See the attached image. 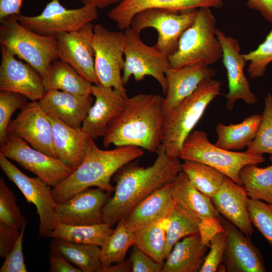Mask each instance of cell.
Listing matches in <instances>:
<instances>
[{"label":"cell","instance_id":"obj_6","mask_svg":"<svg viewBox=\"0 0 272 272\" xmlns=\"http://www.w3.org/2000/svg\"><path fill=\"white\" fill-rule=\"evenodd\" d=\"M0 43L43 77L58 59L56 36L36 33L22 25L16 16L0 20Z\"/></svg>","mask_w":272,"mask_h":272},{"label":"cell","instance_id":"obj_28","mask_svg":"<svg viewBox=\"0 0 272 272\" xmlns=\"http://www.w3.org/2000/svg\"><path fill=\"white\" fill-rule=\"evenodd\" d=\"M173 197L176 205L200 220L221 217L211 198L197 190L183 171L173 182Z\"/></svg>","mask_w":272,"mask_h":272},{"label":"cell","instance_id":"obj_41","mask_svg":"<svg viewBox=\"0 0 272 272\" xmlns=\"http://www.w3.org/2000/svg\"><path fill=\"white\" fill-rule=\"evenodd\" d=\"M25 96L12 91H0V144L8 140V129L14 112L27 103Z\"/></svg>","mask_w":272,"mask_h":272},{"label":"cell","instance_id":"obj_47","mask_svg":"<svg viewBox=\"0 0 272 272\" xmlns=\"http://www.w3.org/2000/svg\"><path fill=\"white\" fill-rule=\"evenodd\" d=\"M18 230L0 223V257H5L12 250L20 235Z\"/></svg>","mask_w":272,"mask_h":272},{"label":"cell","instance_id":"obj_30","mask_svg":"<svg viewBox=\"0 0 272 272\" xmlns=\"http://www.w3.org/2000/svg\"><path fill=\"white\" fill-rule=\"evenodd\" d=\"M261 121V115L254 114L239 123L225 125L219 123L216 127L218 138L214 144L230 151L247 148L255 138Z\"/></svg>","mask_w":272,"mask_h":272},{"label":"cell","instance_id":"obj_5","mask_svg":"<svg viewBox=\"0 0 272 272\" xmlns=\"http://www.w3.org/2000/svg\"><path fill=\"white\" fill-rule=\"evenodd\" d=\"M216 19L210 8L197 9L192 24L181 35L176 51L168 57L170 66H208L223 55L222 45L217 37Z\"/></svg>","mask_w":272,"mask_h":272},{"label":"cell","instance_id":"obj_31","mask_svg":"<svg viewBox=\"0 0 272 272\" xmlns=\"http://www.w3.org/2000/svg\"><path fill=\"white\" fill-rule=\"evenodd\" d=\"M53 238L50 251L60 254L82 272H98L102 266L100 246Z\"/></svg>","mask_w":272,"mask_h":272},{"label":"cell","instance_id":"obj_29","mask_svg":"<svg viewBox=\"0 0 272 272\" xmlns=\"http://www.w3.org/2000/svg\"><path fill=\"white\" fill-rule=\"evenodd\" d=\"M42 82L45 91L56 90L79 95L91 94L92 85L70 64L59 59L49 66Z\"/></svg>","mask_w":272,"mask_h":272},{"label":"cell","instance_id":"obj_36","mask_svg":"<svg viewBox=\"0 0 272 272\" xmlns=\"http://www.w3.org/2000/svg\"><path fill=\"white\" fill-rule=\"evenodd\" d=\"M182 169L192 184L210 198L219 190L226 176L207 164L192 160H184Z\"/></svg>","mask_w":272,"mask_h":272},{"label":"cell","instance_id":"obj_19","mask_svg":"<svg viewBox=\"0 0 272 272\" xmlns=\"http://www.w3.org/2000/svg\"><path fill=\"white\" fill-rule=\"evenodd\" d=\"M108 192L97 187L89 188L57 204L58 222L72 226L103 222V208L108 200Z\"/></svg>","mask_w":272,"mask_h":272},{"label":"cell","instance_id":"obj_3","mask_svg":"<svg viewBox=\"0 0 272 272\" xmlns=\"http://www.w3.org/2000/svg\"><path fill=\"white\" fill-rule=\"evenodd\" d=\"M144 154V149L131 146L102 150L91 138L81 164L52 189L55 202L59 204L77 193L92 187L109 192L114 191L115 188L110 183L111 177L122 167Z\"/></svg>","mask_w":272,"mask_h":272},{"label":"cell","instance_id":"obj_21","mask_svg":"<svg viewBox=\"0 0 272 272\" xmlns=\"http://www.w3.org/2000/svg\"><path fill=\"white\" fill-rule=\"evenodd\" d=\"M223 5V0H124L113 8L107 16L117 23L119 29L124 30L130 27L137 14L148 9L182 11L201 8L220 9Z\"/></svg>","mask_w":272,"mask_h":272},{"label":"cell","instance_id":"obj_14","mask_svg":"<svg viewBox=\"0 0 272 272\" xmlns=\"http://www.w3.org/2000/svg\"><path fill=\"white\" fill-rule=\"evenodd\" d=\"M8 133L23 139L36 150L57 158L53 144L51 123L38 101L25 104L17 116L11 121Z\"/></svg>","mask_w":272,"mask_h":272},{"label":"cell","instance_id":"obj_16","mask_svg":"<svg viewBox=\"0 0 272 272\" xmlns=\"http://www.w3.org/2000/svg\"><path fill=\"white\" fill-rule=\"evenodd\" d=\"M220 220L225 233L223 263L226 271H266L263 256L249 236L223 216Z\"/></svg>","mask_w":272,"mask_h":272},{"label":"cell","instance_id":"obj_26","mask_svg":"<svg viewBox=\"0 0 272 272\" xmlns=\"http://www.w3.org/2000/svg\"><path fill=\"white\" fill-rule=\"evenodd\" d=\"M216 74L214 69L201 65L169 67L165 73L167 91L163 104L164 114L191 94L200 83Z\"/></svg>","mask_w":272,"mask_h":272},{"label":"cell","instance_id":"obj_43","mask_svg":"<svg viewBox=\"0 0 272 272\" xmlns=\"http://www.w3.org/2000/svg\"><path fill=\"white\" fill-rule=\"evenodd\" d=\"M225 240V232L216 235L211 241L210 251L207 254L199 272L217 271L223 263Z\"/></svg>","mask_w":272,"mask_h":272},{"label":"cell","instance_id":"obj_48","mask_svg":"<svg viewBox=\"0 0 272 272\" xmlns=\"http://www.w3.org/2000/svg\"><path fill=\"white\" fill-rule=\"evenodd\" d=\"M50 272H82L74 265L63 256L56 252L50 251L49 255Z\"/></svg>","mask_w":272,"mask_h":272},{"label":"cell","instance_id":"obj_38","mask_svg":"<svg viewBox=\"0 0 272 272\" xmlns=\"http://www.w3.org/2000/svg\"><path fill=\"white\" fill-rule=\"evenodd\" d=\"M246 152L251 154L272 155V95L270 93L265 98L264 108L257 134Z\"/></svg>","mask_w":272,"mask_h":272},{"label":"cell","instance_id":"obj_46","mask_svg":"<svg viewBox=\"0 0 272 272\" xmlns=\"http://www.w3.org/2000/svg\"><path fill=\"white\" fill-rule=\"evenodd\" d=\"M224 229L220 218L201 220L198 226V233L203 244L210 247L211 241L218 233L223 232Z\"/></svg>","mask_w":272,"mask_h":272},{"label":"cell","instance_id":"obj_35","mask_svg":"<svg viewBox=\"0 0 272 272\" xmlns=\"http://www.w3.org/2000/svg\"><path fill=\"white\" fill-rule=\"evenodd\" d=\"M200 220L175 203L170 214L166 218V258L174 245L180 239L198 233Z\"/></svg>","mask_w":272,"mask_h":272},{"label":"cell","instance_id":"obj_20","mask_svg":"<svg viewBox=\"0 0 272 272\" xmlns=\"http://www.w3.org/2000/svg\"><path fill=\"white\" fill-rule=\"evenodd\" d=\"M90 94L95 98L81 128L94 139L103 137L110 122L123 110L126 94L111 87L92 84Z\"/></svg>","mask_w":272,"mask_h":272},{"label":"cell","instance_id":"obj_39","mask_svg":"<svg viewBox=\"0 0 272 272\" xmlns=\"http://www.w3.org/2000/svg\"><path fill=\"white\" fill-rule=\"evenodd\" d=\"M26 221L17 204L15 194L0 178V223L20 230Z\"/></svg>","mask_w":272,"mask_h":272},{"label":"cell","instance_id":"obj_15","mask_svg":"<svg viewBox=\"0 0 272 272\" xmlns=\"http://www.w3.org/2000/svg\"><path fill=\"white\" fill-rule=\"evenodd\" d=\"M93 27L90 22L78 30L56 35L58 56L87 80L100 85L95 70Z\"/></svg>","mask_w":272,"mask_h":272},{"label":"cell","instance_id":"obj_23","mask_svg":"<svg viewBox=\"0 0 272 272\" xmlns=\"http://www.w3.org/2000/svg\"><path fill=\"white\" fill-rule=\"evenodd\" d=\"M249 198L242 185L225 176L220 189L211 200L220 214L250 236L254 231L247 209Z\"/></svg>","mask_w":272,"mask_h":272},{"label":"cell","instance_id":"obj_40","mask_svg":"<svg viewBox=\"0 0 272 272\" xmlns=\"http://www.w3.org/2000/svg\"><path fill=\"white\" fill-rule=\"evenodd\" d=\"M247 209L253 226L272 246V203L249 198Z\"/></svg>","mask_w":272,"mask_h":272},{"label":"cell","instance_id":"obj_11","mask_svg":"<svg viewBox=\"0 0 272 272\" xmlns=\"http://www.w3.org/2000/svg\"><path fill=\"white\" fill-rule=\"evenodd\" d=\"M97 8L90 5L74 9L65 8L59 0H51L39 15L28 16L16 15L23 26L39 34L56 36L63 32L80 29L84 25L96 20Z\"/></svg>","mask_w":272,"mask_h":272},{"label":"cell","instance_id":"obj_4","mask_svg":"<svg viewBox=\"0 0 272 272\" xmlns=\"http://www.w3.org/2000/svg\"><path fill=\"white\" fill-rule=\"evenodd\" d=\"M221 89L220 82L206 78L191 94L164 114L161 144L168 155L178 157L185 139Z\"/></svg>","mask_w":272,"mask_h":272},{"label":"cell","instance_id":"obj_24","mask_svg":"<svg viewBox=\"0 0 272 272\" xmlns=\"http://www.w3.org/2000/svg\"><path fill=\"white\" fill-rule=\"evenodd\" d=\"M38 101L46 113L71 127L80 128L93 105V98L91 94L51 90L45 91Z\"/></svg>","mask_w":272,"mask_h":272},{"label":"cell","instance_id":"obj_12","mask_svg":"<svg viewBox=\"0 0 272 272\" xmlns=\"http://www.w3.org/2000/svg\"><path fill=\"white\" fill-rule=\"evenodd\" d=\"M0 167L20 190L27 202L36 207L40 220L39 235L48 237L59 223L56 211L57 203L50 186L37 176L30 177L25 174L1 153Z\"/></svg>","mask_w":272,"mask_h":272},{"label":"cell","instance_id":"obj_9","mask_svg":"<svg viewBox=\"0 0 272 272\" xmlns=\"http://www.w3.org/2000/svg\"><path fill=\"white\" fill-rule=\"evenodd\" d=\"M197 9L177 11L163 8H151L137 14L130 27L140 33L147 28L158 33L155 46L169 57L177 50L182 33L193 23Z\"/></svg>","mask_w":272,"mask_h":272},{"label":"cell","instance_id":"obj_53","mask_svg":"<svg viewBox=\"0 0 272 272\" xmlns=\"http://www.w3.org/2000/svg\"><path fill=\"white\" fill-rule=\"evenodd\" d=\"M269 160L271 163V164H272V155H270V157H269Z\"/></svg>","mask_w":272,"mask_h":272},{"label":"cell","instance_id":"obj_18","mask_svg":"<svg viewBox=\"0 0 272 272\" xmlns=\"http://www.w3.org/2000/svg\"><path fill=\"white\" fill-rule=\"evenodd\" d=\"M1 52L0 90L15 92L32 101H39L45 92L42 76L3 45Z\"/></svg>","mask_w":272,"mask_h":272},{"label":"cell","instance_id":"obj_8","mask_svg":"<svg viewBox=\"0 0 272 272\" xmlns=\"http://www.w3.org/2000/svg\"><path fill=\"white\" fill-rule=\"evenodd\" d=\"M125 42L124 48V64L122 76L124 86L131 76L136 81H140L146 76L155 78L160 85L166 95L167 82L166 71L170 67L168 57L156 46H149L141 39L140 33L130 27L124 30Z\"/></svg>","mask_w":272,"mask_h":272},{"label":"cell","instance_id":"obj_2","mask_svg":"<svg viewBox=\"0 0 272 272\" xmlns=\"http://www.w3.org/2000/svg\"><path fill=\"white\" fill-rule=\"evenodd\" d=\"M164 101L158 95L128 97L122 112L107 126L104 147L131 146L157 152L161 145Z\"/></svg>","mask_w":272,"mask_h":272},{"label":"cell","instance_id":"obj_17","mask_svg":"<svg viewBox=\"0 0 272 272\" xmlns=\"http://www.w3.org/2000/svg\"><path fill=\"white\" fill-rule=\"evenodd\" d=\"M216 35L223 48V63L227 71L228 93L226 108L231 110L237 100H242L247 104L252 105L257 101L256 95L250 90L249 82L244 74L246 61L240 53L239 42L236 38L227 36L217 29Z\"/></svg>","mask_w":272,"mask_h":272},{"label":"cell","instance_id":"obj_49","mask_svg":"<svg viewBox=\"0 0 272 272\" xmlns=\"http://www.w3.org/2000/svg\"><path fill=\"white\" fill-rule=\"evenodd\" d=\"M246 5L249 9L259 12L266 20L272 23V0H247Z\"/></svg>","mask_w":272,"mask_h":272},{"label":"cell","instance_id":"obj_44","mask_svg":"<svg viewBox=\"0 0 272 272\" xmlns=\"http://www.w3.org/2000/svg\"><path fill=\"white\" fill-rule=\"evenodd\" d=\"M27 222L25 221L21 229L20 235L14 247L5 257L0 272H27L23 253V240Z\"/></svg>","mask_w":272,"mask_h":272},{"label":"cell","instance_id":"obj_42","mask_svg":"<svg viewBox=\"0 0 272 272\" xmlns=\"http://www.w3.org/2000/svg\"><path fill=\"white\" fill-rule=\"evenodd\" d=\"M243 56L246 62H250L247 72L250 78L262 77L266 66L272 61V29L256 49L243 54Z\"/></svg>","mask_w":272,"mask_h":272},{"label":"cell","instance_id":"obj_27","mask_svg":"<svg viewBox=\"0 0 272 272\" xmlns=\"http://www.w3.org/2000/svg\"><path fill=\"white\" fill-rule=\"evenodd\" d=\"M208 248L199 233L184 237L173 246L163 263L162 272H199Z\"/></svg>","mask_w":272,"mask_h":272},{"label":"cell","instance_id":"obj_52","mask_svg":"<svg viewBox=\"0 0 272 272\" xmlns=\"http://www.w3.org/2000/svg\"><path fill=\"white\" fill-rule=\"evenodd\" d=\"M124 0H81L84 5H90L96 8L102 9L110 5L118 4Z\"/></svg>","mask_w":272,"mask_h":272},{"label":"cell","instance_id":"obj_33","mask_svg":"<svg viewBox=\"0 0 272 272\" xmlns=\"http://www.w3.org/2000/svg\"><path fill=\"white\" fill-rule=\"evenodd\" d=\"M248 164L239 172V179L249 198L272 203V164L264 168Z\"/></svg>","mask_w":272,"mask_h":272},{"label":"cell","instance_id":"obj_37","mask_svg":"<svg viewBox=\"0 0 272 272\" xmlns=\"http://www.w3.org/2000/svg\"><path fill=\"white\" fill-rule=\"evenodd\" d=\"M166 218L134 232V245L157 262L163 263L166 246Z\"/></svg>","mask_w":272,"mask_h":272},{"label":"cell","instance_id":"obj_10","mask_svg":"<svg viewBox=\"0 0 272 272\" xmlns=\"http://www.w3.org/2000/svg\"><path fill=\"white\" fill-rule=\"evenodd\" d=\"M125 36L121 31H110L101 24L93 27L92 46L95 70L101 85L126 94L122 81Z\"/></svg>","mask_w":272,"mask_h":272},{"label":"cell","instance_id":"obj_32","mask_svg":"<svg viewBox=\"0 0 272 272\" xmlns=\"http://www.w3.org/2000/svg\"><path fill=\"white\" fill-rule=\"evenodd\" d=\"M114 229L105 222L72 226L58 223L48 237L58 238L76 243L102 246Z\"/></svg>","mask_w":272,"mask_h":272},{"label":"cell","instance_id":"obj_22","mask_svg":"<svg viewBox=\"0 0 272 272\" xmlns=\"http://www.w3.org/2000/svg\"><path fill=\"white\" fill-rule=\"evenodd\" d=\"M173 182L156 189L137 205L123 218L127 228L135 232L166 219L175 203Z\"/></svg>","mask_w":272,"mask_h":272},{"label":"cell","instance_id":"obj_45","mask_svg":"<svg viewBox=\"0 0 272 272\" xmlns=\"http://www.w3.org/2000/svg\"><path fill=\"white\" fill-rule=\"evenodd\" d=\"M130 259L132 272H162L163 263L157 262L136 246L132 249Z\"/></svg>","mask_w":272,"mask_h":272},{"label":"cell","instance_id":"obj_13","mask_svg":"<svg viewBox=\"0 0 272 272\" xmlns=\"http://www.w3.org/2000/svg\"><path fill=\"white\" fill-rule=\"evenodd\" d=\"M0 153L53 188L75 170L59 159L30 147L24 140L15 135H9L7 141L1 145Z\"/></svg>","mask_w":272,"mask_h":272},{"label":"cell","instance_id":"obj_1","mask_svg":"<svg viewBox=\"0 0 272 272\" xmlns=\"http://www.w3.org/2000/svg\"><path fill=\"white\" fill-rule=\"evenodd\" d=\"M156 153L150 166L129 163L116 172L114 193L103 208V222L111 226L117 223L153 191L173 182L182 171L180 159L168 155L162 144Z\"/></svg>","mask_w":272,"mask_h":272},{"label":"cell","instance_id":"obj_25","mask_svg":"<svg viewBox=\"0 0 272 272\" xmlns=\"http://www.w3.org/2000/svg\"><path fill=\"white\" fill-rule=\"evenodd\" d=\"M47 114L51 123L53 144L56 157L75 170L83 161L92 137L81 127H71L53 115Z\"/></svg>","mask_w":272,"mask_h":272},{"label":"cell","instance_id":"obj_34","mask_svg":"<svg viewBox=\"0 0 272 272\" xmlns=\"http://www.w3.org/2000/svg\"><path fill=\"white\" fill-rule=\"evenodd\" d=\"M134 243V232L127 228L123 219L120 220L116 228L101 247V268H106L124 261L128 249Z\"/></svg>","mask_w":272,"mask_h":272},{"label":"cell","instance_id":"obj_50","mask_svg":"<svg viewBox=\"0 0 272 272\" xmlns=\"http://www.w3.org/2000/svg\"><path fill=\"white\" fill-rule=\"evenodd\" d=\"M23 0H0V20L21 14Z\"/></svg>","mask_w":272,"mask_h":272},{"label":"cell","instance_id":"obj_7","mask_svg":"<svg viewBox=\"0 0 272 272\" xmlns=\"http://www.w3.org/2000/svg\"><path fill=\"white\" fill-rule=\"evenodd\" d=\"M178 157L183 160L207 164L240 185L239 174L241 169L246 165H258L265 160L262 155L236 152L219 148L209 141L206 132L199 130H194L188 135Z\"/></svg>","mask_w":272,"mask_h":272},{"label":"cell","instance_id":"obj_51","mask_svg":"<svg viewBox=\"0 0 272 272\" xmlns=\"http://www.w3.org/2000/svg\"><path fill=\"white\" fill-rule=\"evenodd\" d=\"M128 272L132 271L130 258L121 262L113 264L106 268H100L98 272Z\"/></svg>","mask_w":272,"mask_h":272}]
</instances>
